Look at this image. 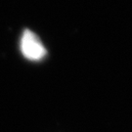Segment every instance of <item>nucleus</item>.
I'll return each mask as SVG.
<instances>
[{"label":"nucleus","instance_id":"f257e3e1","mask_svg":"<svg viewBox=\"0 0 132 132\" xmlns=\"http://www.w3.org/2000/svg\"><path fill=\"white\" fill-rule=\"evenodd\" d=\"M20 47L23 56L29 61H40L47 54L41 40L29 29H26L22 34Z\"/></svg>","mask_w":132,"mask_h":132}]
</instances>
